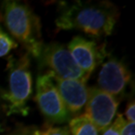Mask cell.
I'll return each mask as SVG.
<instances>
[{
	"label": "cell",
	"mask_w": 135,
	"mask_h": 135,
	"mask_svg": "<svg viewBox=\"0 0 135 135\" xmlns=\"http://www.w3.org/2000/svg\"><path fill=\"white\" fill-rule=\"evenodd\" d=\"M117 17V11L109 3H62L55 25L59 30L76 29L93 37H104L112 33Z\"/></svg>",
	"instance_id": "6da1fadb"
},
{
	"label": "cell",
	"mask_w": 135,
	"mask_h": 135,
	"mask_svg": "<svg viewBox=\"0 0 135 135\" xmlns=\"http://www.w3.org/2000/svg\"><path fill=\"white\" fill-rule=\"evenodd\" d=\"M3 20L7 30L27 53L38 57L42 47L40 22L26 4L9 0L3 2Z\"/></svg>",
	"instance_id": "7a4b0ae2"
},
{
	"label": "cell",
	"mask_w": 135,
	"mask_h": 135,
	"mask_svg": "<svg viewBox=\"0 0 135 135\" xmlns=\"http://www.w3.org/2000/svg\"><path fill=\"white\" fill-rule=\"evenodd\" d=\"M9 89L0 97L5 103L7 115H27V103L33 94L30 54L11 57L7 64Z\"/></svg>",
	"instance_id": "3957f363"
},
{
	"label": "cell",
	"mask_w": 135,
	"mask_h": 135,
	"mask_svg": "<svg viewBox=\"0 0 135 135\" xmlns=\"http://www.w3.org/2000/svg\"><path fill=\"white\" fill-rule=\"evenodd\" d=\"M49 74L60 79L79 80L86 83L90 75L84 73L75 62L68 48L60 43L52 42L42 45L37 57Z\"/></svg>",
	"instance_id": "277c9868"
},
{
	"label": "cell",
	"mask_w": 135,
	"mask_h": 135,
	"mask_svg": "<svg viewBox=\"0 0 135 135\" xmlns=\"http://www.w3.org/2000/svg\"><path fill=\"white\" fill-rule=\"evenodd\" d=\"M35 101L40 112L49 122L62 124L70 120L69 113L49 73L37 77Z\"/></svg>",
	"instance_id": "5b68a950"
},
{
	"label": "cell",
	"mask_w": 135,
	"mask_h": 135,
	"mask_svg": "<svg viewBox=\"0 0 135 135\" xmlns=\"http://www.w3.org/2000/svg\"><path fill=\"white\" fill-rule=\"evenodd\" d=\"M119 102L115 97L97 87L89 89V97L83 116L103 133L117 116Z\"/></svg>",
	"instance_id": "8992f818"
},
{
	"label": "cell",
	"mask_w": 135,
	"mask_h": 135,
	"mask_svg": "<svg viewBox=\"0 0 135 135\" xmlns=\"http://www.w3.org/2000/svg\"><path fill=\"white\" fill-rule=\"evenodd\" d=\"M131 78L132 74L126 64L110 56L103 63L99 71L98 88L117 98L125 93Z\"/></svg>",
	"instance_id": "52a82bcc"
},
{
	"label": "cell",
	"mask_w": 135,
	"mask_h": 135,
	"mask_svg": "<svg viewBox=\"0 0 135 135\" xmlns=\"http://www.w3.org/2000/svg\"><path fill=\"white\" fill-rule=\"evenodd\" d=\"M68 50L77 66L89 75L102 62L105 56L103 48L99 47L94 40L82 36L73 38L68 45Z\"/></svg>",
	"instance_id": "ba28073f"
},
{
	"label": "cell",
	"mask_w": 135,
	"mask_h": 135,
	"mask_svg": "<svg viewBox=\"0 0 135 135\" xmlns=\"http://www.w3.org/2000/svg\"><path fill=\"white\" fill-rule=\"evenodd\" d=\"M52 77L69 115L80 113L85 107L89 97L90 88L86 83L79 80L60 79L53 75Z\"/></svg>",
	"instance_id": "9c48e42d"
},
{
	"label": "cell",
	"mask_w": 135,
	"mask_h": 135,
	"mask_svg": "<svg viewBox=\"0 0 135 135\" xmlns=\"http://www.w3.org/2000/svg\"><path fill=\"white\" fill-rule=\"evenodd\" d=\"M68 127L70 135H100L98 128L82 114L71 118Z\"/></svg>",
	"instance_id": "30bf717a"
},
{
	"label": "cell",
	"mask_w": 135,
	"mask_h": 135,
	"mask_svg": "<svg viewBox=\"0 0 135 135\" xmlns=\"http://www.w3.org/2000/svg\"><path fill=\"white\" fill-rule=\"evenodd\" d=\"M18 47V43L0 26V57L5 56Z\"/></svg>",
	"instance_id": "8fae6325"
},
{
	"label": "cell",
	"mask_w": 135,
	"mask_h": 135,
	"mask_svg": "<svg viewBox=\"0 0 135 135\" xmlns=\"http://www.w3.org/2000/svg\"><path fill=\"white\" fill-rule=\"evenodd\" d=\"M32 135H70L68 126H53L46 125L39 129H34Z\"/></svg>",
	"instance_id": "7c38bea8"
},
{
	"label": "cell",
	"mask_w": 135,
	"mask_h": 135,
	"mask_svg": "<svg viewBox=\"0 0 135 135\" xmlns=\"http://www.w3.org/2000/svg\"><path fill=\"white\" fill-rule=\"evenodd\" d=\"M126 122L122 114H117L112 123L103 132L102 135H120V132Z\"/></svg>",
	"instance_id": "4fadbf2b"
},
{
	"label": "cell",
	"mask_w": 135,
	"mask_h": 135,
	"mask_svg": "<svg viewBox=\"0 0 135 135\" xmlns=\"http://www.w3.org/2000/svg\"><path fill=\"white\" fill-rule=\"evenodd\" d=\"M126 122H133L134 123L135 120V103L134 101H131L126 106Z\"/></svg>",
	"instance_id": "5bb4252c"
},
{
	"label": "cell",
	"mask_w": 135,
	"mask_h": 135,
	"mask_svg": "<svg viewBox=\"0 0 135 135\" xmlns=\"http://www.w3.org/2000/svg\"><path fill=\"white\" fill-rule=\"evenodd\" d=\"M120 135H135V123L126 122L120 132Z\"/></svg>",
	"instance_id": "9a60e30c"
},
{
	"label": "cell",
	"mask_w": 135,
	"mask_h": 135,
	"mask_svg": "<svg viewBox=\"0 0 135 135\" xmlns=\"http://www.w3.org/2000/svg\"><path fill=\"white\" fill-rule=\"evenodd\" d=\"M5 135H32L31 133L29 132V130H16L14 132H12V133L5 134Z\"/></svg>",
	"instance_id": "2e32d148"
},
{
	"label": "cell",
	"mask_w": 135,
	"mask_h": 135,
	"mask_svg": "<svg viewBox=\"0 0 135 135\" xmlns=\"http://www.w3.org/2000/svg\"><path fill=\"white\" fill-rule=\"evenodd\" d=\"M4 132V128H3V125L1 123V118H0V133Z\"/></svg>",
	"instance_id": "e0dca14e"
}]
</instances>
